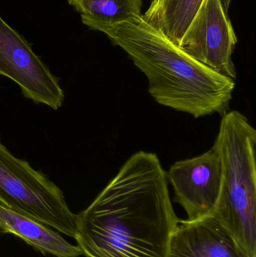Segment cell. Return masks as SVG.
Here are the masks:
<instances>
[{"instance_id":"obj_1","label":"cell","mask_w":256,"mask_h":257,"mask_svg":"<svg viewBox=\"0 0 256 257\" xmlns=\"http://www.w3.org/2000/svg\"><path fill=\"white\" fill-rule=\"evenodd\" d=\"M180 220L157 154H132L85 210L76 240L87 257H168Z\"/></svg>"},{"instance_id":"obj_2","label":"cell","mask_w":256,"mask_h":257,"mask_svg":"<svg viewBox=\"0 0 256 257\" xmlns=\"http://www.w3.org/2000/svg\"><path fill=\"white\" fill-rule=\"evenodd\" d=\"M127 54L148 81L159 105L194 118L228 112L235 81L222 76L186 54L142 15L93 26Z\"/></svg>"},{"instance_id":"obj_3","label":"cell","mask_w":256,"mask_h":257,"mask_svg":"<svg viewBox=\"0 0 256 257\" xmlns=\"http://www.w3.org/2000/svg\"><path fill=\"white\" fill-rule=\"evenodd\" d=\"M256 131L246 116H222L213 148L222 168V186L215 215L236 241L256 257Z\"/></svg>"},{"instance_id":"obj_4","label":"cell","mask_w":256,"mask_h":257,"mask_svg":"<svg viewBox=\"0 0 256 257\" xmlns=\"http://www.w3.org/2000/svg\"><path fill=\"white\" fill-rule=\"evenodd\" d=\"M0 204L76 238L78 214L61 189L30 163L14 156L0 141Z\"/></svg>"},{"instance_id":"obj_5","label":"cell","mask_w":256,"mask_h":257,"mask_svg":"<svg viewBox=\"0 0 256 257\" xmlns=\"http://www.w3.org/2000/svg\"><path fill=\"white\" fill-rule=\"evenodd\" d=\"M0 75L16 83L24 97L57 110L64 91L59 78L33 51L29 42L0 16Z\"/></svg>"},{"instance_id":"obj_6","label":"cell","mask_w":256,"mask_h":257,"mask_svg":"<svg viewBox=\"0 0 256 257\" xmlns=\"http://www.w3.org/2000/svg\"><path fill=\"white\" fill-rule=\"evenodd\" d=\"M237 43V35L220 0H204L179 47L206 67L235 81L232 55Z\"/></svg>"},{"instance_id":"obj_7","label":"cell","mask_w":256,"mask_h":257,"mask_svg":"<svg viewBox=\"0 0 256 257\" xmlns=\"http://www.w3.org/2000/svg\"><path fill=\"white\" fill-rule=\"evenodd\" d=\"M172 185L174 200L186 211L188 220H194L214 211L222 186V168L217 151L176 162L166 172Z\"/></svg>"},{"instance_id":"obj_8","label":"cell","mask_w":256,"mask_h":257,"mask_svg":"<svg viewBox=\"0 0 256 257\" xmlns=\"http://www.w3.org/2000/svg\"><path fill=\"white\" fill-rule=\"evenodd\" d=\"M168 257H252L214 213L181 220L170 242Z\"/></svg>"},{"instance_id":"obj_9","label":"cell","mask_w":256,"mask_h":257,"mask_svg":"<svg viewBox=\"0 0 256 257\" xmlns=\"http://www.w3.org/2000/svg\"><path fill=\"white\" fill-rule=\"evenodd\" d=\"M0 230L12 234L45 255L78 257L83 252L78 245L66 241L54 229L33 217L0 204Z\"/></svg>"},{"instance_id":"obj_10","label":"cell","mask_w":256,"mask_h":257,"mask_svg":"<svg viewBox=\"0 0 256 257\" xmlns=\"http://www.w3.org/2000/svg\"><path fill=\"white\" fill-rule=\"evenodd\" d=\"M204 0H153L144 19L180 45Z\"/></svg>"},{"instance_id":"obj_11","label":"cell","mask_w":256,"mask_h":257,"mask_svg":"<svg viewBox=\"0 0 256 257\" xmlns=\"http://www.w3.org/2000/svg\"><path fill=\"white\" fill-rule=\"evenodd\" d=\"M142 0H78L75 8L90 29L99 24L117 22L142 15Z\"/></svg>"},{"instance_id":"obj_12","label":"cell","mask_w":256,"mask_h":257,"mask_svg":"<svg viewBox=\"0 0 256 257\" xmlns=\"http://www.w3.org/2000/svg\"><path fill=\"white\" fill-rule=\"evenodd\" d=\"M220 2L224 10H225L227 13H228V10H229L230 6H231V0H220Z\"/></svg>"},{"instance_id":"obj_13","label":"cell","mask_w":256,"mask_h":257,"mask_svg":"<svg viewBox=\"0 0 256 257\" xmlns=\"http://www.w3.org/2000/svg\"><path fill=\"white\" fill-rule=\"evenodd\" d=\"M67 1L69 2V3L71 6H73L74 7H75V5H76L77 2H78V0H67Z\"/></svg>"}]
</instances>
